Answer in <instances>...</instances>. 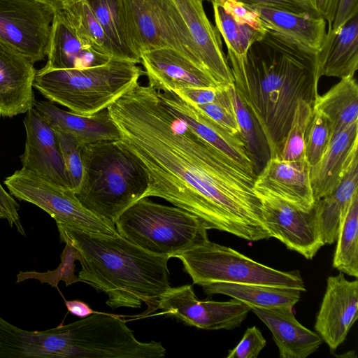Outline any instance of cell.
Masks as SVG:
<instances>
[{"mask_svg":"<svg viewBox=\"0 0 358 358\" xmlns=\"http://www.w3.org/2000/svg\"><path fill=\"white\" fill-rule=\"evenodd\" d=\"M108 110L148 175L144 198L167 201L196 216L207 230L250 241L271 238L254 189L257 177L188 127L158 91L138 82Z\"/></svg>","mask_w":358,"mask_h":358,"instance_id":"6da1fadb","label":"cell"},{"mask_svg":"<svg viewBox=\"0 0 358 358\" xmlns=\"http://www.w3.org/2000/svg\"><path fill=\"white\" fill-rule=\"evenodd\" d=\"M235 88L278 157L299 99L313 106L316 54L268 29L243 57L227 51Z\"/></svg>","mask_w":358,"mask_h":358,"instance_id":"7a4b0ae2","label":"cell"},{"mask_svg":"<svg viewBox=\"0 0 358 358\" xmlns=\"http://www.w3.org/2000/svg\"><path fill=\"white\" fill-rule=\"evenodd\" d=\"M61 241L77 248L82 257L80 282L105 293L106 305L147 309L138 317H148L159 309L169 283L168 255L150 252L120 234L91 233L57 224Z\"/></svg>","mask_w":358,"mask_h":358,"instance_id":"3957f363","label":"cell"},{"mask_svg":"<svg viewBox=\"0 0 358 358\" xmlns=\"http://www.w3.org/2000/svg\"><path fill=\"white\" fill-rule=\"evenodd\" d=\"M83 178L74 192L89 210L115 225L118 217L145 197L148 175L122 140L82 145Z\"/></svg>","mask_w":358,"mask_h":358,"instance_id":"277c9868","label":"cell"},{"mask_svg":"<svg viewBox=\"0 0 358 358\" xmlns=\"http://www.w3.org/2000/svg\"><path fill=\"white\" fill-rule=\"evenodd\" d=\"M143 74L137 64L111 58L105 64L82 69L43 67L36 72L34 87L50 101L91 115L108 108Z\"/></svg>","mask_w":358,"mask_h":358,"instance_id":"5b68a950","label":"cell"},{"mask_svg":"<svg viewBox=\"0 0 358 358\" xmlns=\"http://www.w3.org/2000/svg\"><path fill=\"white\" fill-rule=\"evenodd\" d=\"M121 236L154 254L174 257L209 240L207 229L194 215L176 206L143 198L115 224Z\"/></svg>","mask_w":358,"mask_h":358,"instance_id":"8992f818","label":"cell"},{"mask_svg":"<svg viewBox=\"0 0 358 358\" xmlns=\"http://www.w3.org/2000/svg\"><path fill=\"white\" fill-rule=\"evenodd\" d=\"M193 283L257 284L306 291L299 271H281L254 261L239 252L208 240L176 255Z\"/></svg>","mask_w":358,"mask_h":358,"instance_id":"52a82bcc","label":"cell"},{"mask_svg":"<svg viewBox=\"0 0 358 358\" xmlns=\"http://www.w3.org/2000/svg\"><path fill=\"white\" fill-rule=\"evenodd\" d=\"M4 184L11 195L43 210L57 224L95 234H118L115 225L86 208L70 188L26 169L15 171Z\"/></svg>","mask_w":358,"mask_h":358,"instance_id":"ba28073f","label":"cell"},{"mask_svg":"<svg viewBox=\"0 0 358 358\" xmlns=\"http://www.w3.org/2000/svg\"><path fill=\"white\" fill-rule=\"evenodd\" d=\"M55 10L38 0H0V41L32 63L47 56Z\"/></svg>","mask_w":358,"mask_h":358,"instance_id":"9c48e42d","label":"cell"},{"mask_svg":"<svg viewBox=\"0 0 358 358\" xmlns=\"http://www.w3.org/2000/svg\"><path fill=\"white\" fill-rule=\"evenodd\" d=\"M261 201L264 223L271 237L307 259L324 245L315 205L303 210L273 195L255 191Z\"/></svg>","mask_w":358,"mask_h":358,"instance_id":"30bf717a","label":"cell"},{"mask_svg":"<svg viewBox=\"0 0 358 358\" xmlns=\"http://www.w3.org/2000/svg\"><path fill=\"white\" fill-rule=\"evenodd\" d=\"M159 309L186 324L205 330H231L242 324L251 308L233 299L227 301L199 300L190 285L171 287L162 297Z\"/></svg>","mask_w":358,"mask_h":358,"instance_id":"8fae6325","label":"cell"},{"mask_svg":"<svg viewBox=\"0 0 358 358\" xmlns=\"http://www.w3.org/2000/svg\"><path fill=\"white\" fill-rule=\"evenodd\" d=\"M358 317V280L344 273L329 276L316 316L315 329L329 348L335 350L345 340Z\"/></svg>","mask_w":358,"mask_h":358,"instance_id":"7c38bea8","label":"cell"},{"mask_svg":"<svg viewBox=\"0 0 358 358\" xmlns=\"http://www.w3.org/2000/svg\"><path fill=\"white\" fill-rule=\"evenodd\" d=\"M180 11L201 66L218 86L234 83V78L222 48L220 34L208 20L203 0H173Z\"/></svg>","mask_w":358,"mask_h":358,"instance_id":"4fadbf2b","label":"cell"},{"mask_svg":"<svg viewBox=\"0 0 358 358\" xmlns=\"http://www.w3.org/2000/svg\"><path fill=\"white\" fill-rule=\"evenodd\" d=\"M141 63L148 78V85L158 92L218 87L202 67L169 48L141 53Z\"/></svg>","mask_w":358,"mask_h":358,"instance_id":"5bb4252c","label":"cell"},{"mask_svg":"<svg viewBox=\"0 0 358 358\" xmlns=\"http://www.w3.org/2000/svg\"><path fill=\"white\" fill-rule=\"evenodd\" d=\"M169 109L206 142L250 175L258 172L241 139L231 134L194 105L173 92H158Z\"/></svg>","mask_w":358,"mask_h":358,"instance_id":"9a60e30c","label":"cell"},{"mask_svg":"<svg viewBox=\"0 0 358 358\" xmlns=\"http://www.w3.org/2000/svg\"><path fill=\"white\" fill-rule=\"evenodd\" d=\"M310 167L305 157L291 161L270 157L257 174L254 189L276 196L303 210H310L315 203Z\"/></svg>","mask_w":358,"mask_h":358,"instance_id":"2e32d148","label":"cell"},{"mask_svg":"<svg viewBox=\"0 0 358 358\" xmlns=\"http://www.w3.org/2000/svg\"><path fill=\"white\" fill-rule=\"evenodd\" d=\"M26 113L25 146L20 156L22 168L70 188L55 131L34 107Z\"/></svg>","mask_w":358,"mask_h":358,"instance_id":"e0dca14e","label":"cell"},{"mask_svg":"<svg viewBox=\"0 0 358 358\" xmlns=\"http://www.w3.org/2000/svg\"><path fill=\"white\" fill-rule=\"evenodd\" d=\"M36 70L29 59L0 41V115L13 117L34 107Z\"/></svg>","mask_w":358,"mask_h":358,"instance_id":"ac0fdd59","label":"cell"},{"mask_svg":"<svg viewBox=\"0 0 358 358\" xmlns=\"http://www.w3.org/2000/svg\"><path fill=\"white\" fill-rule=\"evenodd\" d=\"M357 149L358 120H356L331 139L320 159L310 167V178L315 201L338 187L357 157Z\"/></svg>","mask_w":358,"mask_h":358,"instance_id":"d6986e66","label":"cell"},{"mask_svg":"<svg viewBox=\"0 0 358 358\" xmlns=\"http://www.w3.org/2000/svg\"><path fill=\"white\" fill-rule=\"evenodd\" d=\"M269 329L280 358H306L316 352L323 341L295 317L292 306L251 308Z\"/></svg>","mask_w":358,"mask_h":358,"instance_id":"ffe728a7","label":"cell"},{"mask_svg":"<svg viewBox=\"0 0 358 358\" xmlns=\"http://www.w3.org/2000/svg\"><path fill=\"white\" fill-rule=\"evenodd\" d=\"M34 108L57 130L74 136L81 144L121 140V134L108 108L91 115L65 110L50 101H36Z\"/></svg>","mask_w":358,"mask_h":358,"instance_id":"44dd1931","label":"cell"},{"mask_svg":"<svg viewBox=\"0 0 358 358\" xmlns=\"http://www.w3.org/2000/svg\"><path fill=\"white\" fill-rule=\"evenodd\" d=\"M131 46L141 53L162 48L173 49L157 0H120Z\"/></svg>","mask_w":358,"mask_h":358,"instance_id":"7402d4cb","label":"cell"},{"mask_svg":"<svg viewBox=\"0 0 358 358\" xmlns=\"http://www.w3.org/2000/svg\"><path fill=\"white\" fill-rule=\"evenodd\" d=\"M250 6L267 29L313 52L321 49L327 34V22L323 17L271 6Z\"/></svg>","mask_w":358,"mask_h":358,"instance_id":"603a6c76","label":"cell"},{"mask_svg":"<svg viewBox=\"0 0 358 358\" xmlns=\"http://www.w3.org/2000/svg\"><path fill=\"white\" fill-rule=\"evenodd\" d=\"M316 57L319 78L354 76L358 69V16L337 29H328Z\"/></svg>","mask_w":358,"mask_h":358,"instance_id":"cb8c5ba5","label":"cell"},{"mask_svg":"<svg viewBox=\"0 0 358 358\" xmlns=\"http://www.w3.org/2000/svg\"><path fill=\"white\" fill-rule=\"evenodd\" d=\"M48 69H82L106 64L111 57L85 45L55 11L48 50Z\"/></svg>","mask_w":358,"mask_h":358,"instance_id":"d4e9b609","label":"cell"},{"mask_svg":"<svg viewBox=\"0 0 358 358\" xmlns=\"http://www.w3.org/2000/svg\"><path fill=\"white\" fill-rule=\"evenodd\" d=\"M358 192V157L355 158L338 187L315 203V210L324 245L334 243L343 217Z\"/></svg>","mask_w":358,"mask_h":358,"instance_id":"484cf974","label":"cell"},{"mask_svg":"<svg viewBox=\"0 0 358 358\" xmlns=\"http://www.w3.org/2000/svg\"><path fill=\"white\" fill-rule=\"evenodd\" d=\"M201 287L207 295H227L242 301L250 308L294 307L301 296V291L296 289L257 284L217 282Z\"/></svg>","mask_w":358,"mask_h":358,"instance_id":"4316f807","label":"cell"},{"mask_svg":"<svg viewBox=\"0 0 358 358\" xmlns=\"http://www.w3.org/2000/svg\"><path fill=\"white\" fill-rule=\"evenodd\" d=\"M313 108L327 118L331 139L358 120V85L354 76L341 78L325 94H318Z\"/></svg>","mask_w":358,"mask_h":358,"instance_id":"83f0119b","label":"cell"},{"mask_svg":"<svg viewBox=\"0 0 358 358\" xmlns=\"http://www.w3.org/2000/svg\"><path fill=\"white\" fill-rule=\"evenodd\" d=\"M55 11L62 15L85 45L117 59L112 43L85 0H67Z\"/></svg>","mask_w":358,"mask_h":358,"instance_id":"f1b7e54d","label":"cell"},{"mask_svg":"<svg viewBox=\"0 0 358 358\" xmlns=\"http://www.w3.org/2000/svg\"><path fill=\"white\" fill-rule=\"evenodd\" d=\"M112 43L118 59L141 63L134 52L124 20L120 0H85Z\"/></svg>","mask_w":358,"mask_h":358,"instance_id":"f546056e","label":"cell"},{"mask_svg":"<svg viewBox=\"0 0 358 358\" xmlns=\"http://www.w3.org/2000/svg\"><path fill=\"white\" fill-rule=\"evenodd\" d=\"M332 266L358 277V192L353 196L339 226Z\"/></svg>","mask_w":358,"mask_h":358,"instance_id":"4dcf8cb0","label":"cell"},{"mask_svg":"<svg viewBox=\"0 0 358 358\" xmlns=\"http://www.w3.org/2000/svg\"><path fill=\"white\" fill-rule=\"evenodd\" d=\"M239 127V137L253 161L257 171L265 165L270 152L264 135L250 110L238 94L234 84L227 87Z\"/></svg>","mask_w":358,"mask_h":358,"instance_id":"1f68e13d","label":"cell"},{"mask_svg":"<svg viewBox=\"0 0 358 358\" xmlns=\"http://www.w3.org/2000/svg\"><path fill=\"white\" fill-rule=\"evenodd\" d=\"M216 28L224 38L227 51L243 57L250 45L266 33L255 30L248 24L237 22L220 6L212 3Z\"/></svg>","mask_w":358,"mask_h":358,"instance_id":"d6a6232c","label":"cell"},{"mask_svg":"<svg viewBox=\"0 0 358 358\" xmlns=\"http://www.w3.org/2000/svg\"><path fill=\"white\" fill-rule=\"evenodd\" d=\"M313 115V106L305 100L299 99L279 153V158L291 161L305 157L306 136Z\"/></svg>","mask_w":358,"mask_h":358,"instance_id":"836d02e7","label":"cell"},{"mask_svg":"<svg viewBox=\"0 0 358 358\" xmlns=\"http://www.w3.org/2000/svg\"><path fill=\"white\" fill-rule=\"evenodd\" d=\"M80 251L69 243H65V247L60 256L61 262L59 266L53 271L38 272L36 271H20L17 274L16 282L34 279L41 284L48 283L53 287H58L60 281H64L66 286L80 282L75 275V261L81 259Z\"/></svg>","mask_w":358,"mask_h":358,"instance_id":"e575fe53","label":"cell"},{"mask_svg":"<svg viewBox=\"0 0 358 358\" xmlns=\"http://www.w3.org/2000/svg\"><path fill=\"white\" fill-rule=\"evenodd\" d=\"M62 156L70 189L75 192L83 178V163L80 150L83 144L72 134L54 129Z\"/></svg>","mask_w":358,"mask_h":358,"instance_id":"d590c367","label":"cell"},{"mask_svg":"<svg viewBox=\"0 0 358 358\" xmlns=\"http://www.w3.org/2000/svg\"><path fill=\"white\" fill-rule=\"evenodd\" d=\"M331 140V131L327 118L313 110V115L306 136L305 158L310 166L320 159Z\"/></svg>","mask_w":358,"mask_h":358,"instance_id":"8d00e7d4","label":"cell"},{"mask_svg":"<svg viewBox=\"0 0 358 358\" xmlns=\"http://www.w3.org/2000/svg\"><path fill=\"white\" fill-rule=\"evenodd\" d=\"M227 87H219L214 101L194 106L229 133L239 137L240 129Z\"/></svg>","mask_w":358,"mask_h":358,"instance_id":"74e56055","label":"cell"},{"mask_svg":"<svg viewBox=\"0 0 358 358\" xmlns=\"http://www.w3.org/2000/svg\"><path fill=\"white\" fill-rule=\"evenodd\" d=\"M210 2L222 7L238 22L248 24L262 33L268 30L258 13L250 4L241 0H210Z\"/></svg>","mask_w":358,"mask_h":358,"instance_id":"f35d334b","label":"cell"},{"mask_svg":"<svg viewBox=\"0 0 358 358\" xmlns=\"http://www.w3.org/2000/svg\"><path fill=\"white\" fill-rule=\"evenodd\" d=\"M261 331L253 326L248 328L238 344L229 350L227 358H256L266 346Z\"/></svg>","mask_w":358,"mask_h":358,"instance_id":"ab89813d","label":"cell"},{"mask_svg":"<svg viewBox=\"0 0 358 358\" xmlns=\"http://www.w3.org/2000/svg\"><path fill=\"white\" fill-rule=\"evenodd\" d=\"M184 88L173 92L186 101L194 105H203L214 101L217 97L218 88Z\"/></svg>","mask_w":358,"mask_h":358,"instance_id":"60d3db41","label":"cell"},{"mask_svg":"<svg viewBox=\"0 0 358 358\" xmlns=\"http://www.w3.org/2000/svg\"><path fill=\"white\" fill-rule=\"evenodd\" d=\"M357 0H338L333 23L328 29H338L357 15Z\"/></svg>","mask_w":358,"mask_h":358,"instance_id":"b9f144b4","label":"cell"},{"mask_svg":"<svg viewBox=\"0 0 358 358\" xmlns=\"http://www.w3.org/2000/svg\"><path fill=\"white\" fill-rule=\"evenodd\" d=\"M250 5L271 6L282 10L298 13H308L305 9L294 0H241Z\"/></svg>","mask_w":358,"mask_h":358,"instance_id":"7bdbcfd3","label":"cell"},{"mask_svg":"<svg viewBox=\"0 0 358 358\" xmlns=\"http://www.w3.org/2000/svg\"><path fill=\"white\" fill-rule=\"evenodd\" d=\"M0 201L15 220L22 235L26 236L23 227L21 224L18 214L19 205L10 193H8L0 183Z\"/></svg>","mask_w":358,"mask_h":358,"instance_id":"ee69618b","label":"cell"},{"mask_svg":"<svg viewBox=\"0 0 358 358\" xmlns=\"http://www.w3.org/2000/svg\"><path fill=\"white\" fill-rule=\"evenodd\" d=\"M338 0H317L316 4L321 17H322L327 23L328 28L331 27L337 7Z\"/></svg>","mask_w":358,"mask_h":358,"instance_id":"f6af8a7d","label":"cell"},{"mask_svg":"<svg viewBox=\"0 0 358 358\" xmlns=\"http://www.w3.org/2000/svg\"><path fill=\"white\" fill-rule=\"evenodd\" d=\"M65 305L70 313L80 317H85L96 312L80 300L65 301Z\"/></svg>","mask_w":358,"mask_h":358,"instance_id":"bcb514c9","label":"cell"},{"mask_svg":"<svg viewBox=\"0 0 358 358\" xmlns=\"http://www.w3.org/2000/svg\"><path fill=\"white\" fill-rule=\"evenodd\" d=\"M310 15L321 17L315 0H294Z\"/></svg>","mask_w":358,"mask_h":358,"instance_id":"7dc6e473","label":"cell"},{"mask_svg":"<svg viewBox=\"0 0 358 358\" xmlns=\"http://www.w3.org/2000/svg\"><path fill=\"white\" fill-rule=\"evenodd\" d=\"M0 219L6 220L10 227H13L14 225L17 227V230L19 231V227L15 220L9 213V212L6 209V208L3 206V204L0 201Z\"/></svg>","mask_w":358,"mask_h":358,"instance_id":"c3c4849f","label":"cell"},{"mask_svg":"<svg viewBox=\"0 0 358 358\" xmlns=\"http://www.w3.org/2000/svg\"><path fill=\"white\" fill-rule=\"evenodd\" d=\"M45 3L54 8L55 10L59 9L63 3L67 0H38Z\"/></svg>","mask_w":358,"mask_h":358,"instance_id":"681fc988","label":"cell"},{"mask_svg":"<svg viewBox=\"0 0 358 358\" xmlns=\"http://www.w3.org/2000/svg\"><path fill=\"white\" fill-rule=\"evenodd\" d=\"M207 1H210V0H207Z\"/></svg>","mask_w":358,"mask_h":358,"instance_id":"f907efd6","label":"cell"},{"mask_svg":"<svg viewBox=\"0 0 358 358\" xmlns=\"http://www.w3.org/2000/svg\"><path fill=\"white\" fill-rule=\"evenodd\" d=\"M315 1H317V0H315Z\"/></svg>","mask_w":358,"mask_h":358,"instance_id":"816d5d0a","label":"cell"}]
</instances>
